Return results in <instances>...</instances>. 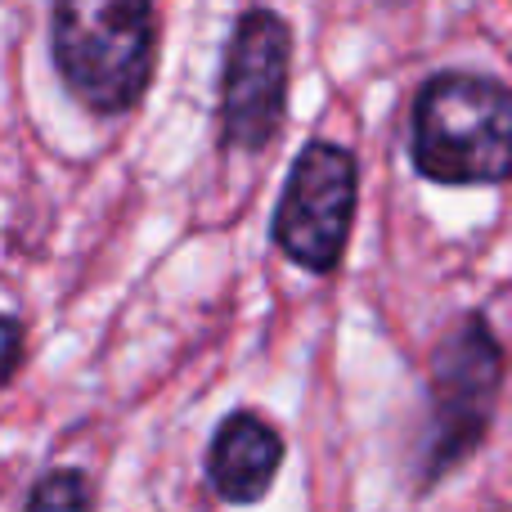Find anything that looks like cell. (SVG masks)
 <instances>
[{
  "instance_id": "obj_1",
  "label": "cell",
  "mask_w": 512,
  "mask_h": 512,
  "mask_svg": "<svg viewBox=\"0 0 512 512\" xmlns=\"http://www.w3.org/2000/svg\"><path fill=\"white\" fill-rule=\"evenodd\" d=\"M409 158L436 185L512 180V90L481 72H436L409 108Z\"/></svg>"
},
{
  "instance_id": "obj_2",
  "label": "cell",
  "mask_w": 512,
  "mask_h": 512,
  "mask_svg": "<svg viewBox=\"0 0 512 512\" xmlns=\"http://www.w3.org/2000/svg\"><path fill=\"white\" fill-rule=\"evenodd\" d=\"M50 54L90 113H126L153 77V9L140 0H68L50 14Z\"/></svg>"
},
{
  "instance_id": "obj_3",
  "label": "cell",
  "mask_w": 512,
  "mask_h": 512,
  "mask_svg": "<svg viewBox=\"0 0 512 512\" xmlns=\"http://www.w3.org/2000/svg\"><path fill=\"white\" fill-rule=\"evenodd\" d=\"M508 355L486 315H463L445 328L432 351V382H427V436L418 450V477L423 486L454 472L477 445L486 441L495 400L504 387Z\"/></svg>"
},
{
  "instance_id": "obj_4",
  "label": "cell",
  "mask_w": 512,
  "mask_h": 512,
  "mask_svg": "<svg viewBox=\"0 0 512 512\" xmlns=\"http://www.w3.org/2000/svg\"><path fill=\"white\" fill-rule=\"evenodd\" d=\"M360 167L355 153L333 140H315L297 153L274 212V243L292 265L310 274L337 270L351 239Z\"/></svg>"
},
{
  "instance_id": "obj_5",
  "label": "cell",
  "mask_w": 512,
  "mask_h": 512,
  "mask_svg": "<svg viewBox=\"0 0 512 512\" xmlns=\"http://www.w3.org/2000/svg\"><path fill=\"white\" fill-rule=\"evenodd\" d=\"M292 32L270 9H248L234 23L221 72V135L230 149L261 153L288 113Z\"/></svg>"
},
{
  "instance_id": "obj_6",
  "label": "cell",
  "mask_w": 512,
  "mask_h": 512,
  "mask_svg": "<svg viewBox=\"0 0 512 512\" xmlns=\"http://www.w3.org/2000/svg\"><path fill=\"white\" fill-rule=\"evenodd\" d=\"M283 463V436L252 409L230 414L212 436L207 450V477L216 495L234 508H252L270 495Z\"/></svg>"
},
{
  "instance_id": "obj_7",
  "label": "cell",
  "mask_w": 512,
  "mask_h": 512,
  "mask_svg": "<svg viewBox=\"0 0 512 512\" xmlns=\"http://www.w3.org/2000/svg\"><path fill=\"white\" fill-rule=\"evenodd\" d=\"M23 512H95L90 508V481L72 468L50 472V477L36 481V490L27 495Z\"/></svg>"
},
{
  "instance_id": "obj_8",
  "label": "cell",
  "mask_w": 512,
  "mask_h": 512,
  "mask_svg": "<svg viewBox=\"0 0 512 512\" xmlns=\"http://www.w3.org/2000/svg\"><path fill=\"white\" fill-rule=\"evenodd\" d=\"M18 360H23V324L14 315H0V387L14 378Z\"/></svg>"
}]
</instances>
